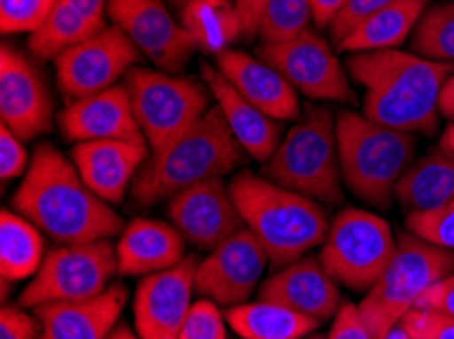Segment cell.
Listing matches in <instances>:
<instances>
[{"instance_id":"44dd1931","label":"cell","mask_w":454,"mask_h":339,"mask_svg":"<svg viewBox=\"0 0 454 339\" xmlns=\"http://www.w3.org/2000/svg\"><path fill=\"white\" fill-rule=\"evenodd\" d=\"M216 67L237 92L273 120H298L300 100L295 88L263 59L239 50L216 55Z\"/></svg>"},{"instance_id":"f1b7e54d","label":"cell","mask_w":454,"mask_h":339,"mask_svg":"<svg viewBox=\"0 0 454 339\" xmlns=\"http://www.w3.org/2000/svg\"><path fill=\"white\" fill-rule=\"evenodd\" d=\"M180 12L182 25L192 35L198 50L215 58L243 37L235 0H194Z\"/></svg>"},{"instance_id":"5b68a950","label":"cell","mask_w":454,"mask_h":339,"mask_svg":"<svg viewBox=\"0 0 454 339\" xmlns=\"http://www.w3.org/2000/svg\"><path fill=\"white\" fill-rule=\"evenodd\" d=\"M336 141L342 181L348 189L361 202L381 210L394 204L397 185L414 163V135L342 110L336 116Z\"/></svg>"},{"instance_id":"836d02e7","label":"cell","mask_w":454,"mask_h":339,"mask_svg":"<svg viewBox=\"0 0 454 339\" xmlns=\"http://www.w3.org/2000/svg\"><path fill=\"white\" fill-rule=\"evenodd\" d=\"M58 0H0V29L4 35L35 33Z\"/></svg>"},{"instance_id":"1f68e13d","label":"cell","mask_w":454,"mask_h":339,"mask_svg":"<svg viewBox=\"0 0 454 339\" xmlns=\"http://www.w3.org/2000/svg\"><path fill=\"white\" fill-rule=\"evenodd\" d=\"M312 20V0H267L257 35L263 43H279L309 29Z\"/></svg>"},{"instance_id":"5bb4252c","label":"cell","mask_w":454,"mask_h":339,"mask_svg":"<svg viewBox=\"0 0 454 339\" xmlns=\"http://www.w3.org/2000/svg\"><path fill=\"white\" fill-rule=\"evenodd\" d=\"M267 252L251 230H239L215 250L198 260L194 273V293L223 307H237L251 299L265 266Z\"/></svg>"},{"instance_id":"7c38bea8","label":"cell","mask_w":454,"mask_h":339,"mask_svg":"<svg viewBox=\"0 0 454 339\" xmlns=\"http://www.w3.org/2000/svg\"><path fill=\"white\" fill-rule=\"evenodd\" d=\"M139 61L141 51L133 41L110 25L55 59L58 86L72 102L88 98L116 86Z\"/></svg>"},{"instance_id":"ac0fdd59","label":"cell","mask_w":454,"mask_h":339,"mask_svg":"<svg viewBox=\"0 0 454 339\" xmlns=\"http://www.w3.org/2000/svg\"><path fill=\"white\" fill-rule=\"evenodd\" d=\"M59 128L67 141L75 144L92 141H145L125 84L74 100L59 114Z\"/></svg>"},{"instance_id":"f6af8a7d","label":"cell","mask_w":454,"mask_h":339,"mask_svg":"<svg viewBox=\"0 0 454 339\" xmlns=\"http://www.w3.org/2000/svg\"><path fill=\"white\" fill-rule=\"evenodd\" d=\"M438 112L454 122V72L446 78L438 96Z\"/></svg>"},{"instance_id":"681fc988","label":"cell","mask_w":454,"mask_h":339,"mask_svg":"<svg viewBox=\"0 0 454 339\" xmlns=\"http://www.w3.org/2000/svg\"><path fill=\"white\" fill-rule=\"evenodd\" d=\"M168 3H169V4H174V6H176V9H180V11H184V9H185V6H188L190 3H194V0H168Z\"/></svg>"},{"instance_id":"30bf717a","label":"cell","mask_w":454,"mask_h":339,"mask_svg":"<svg viewBox=\"0 0 454 339\" xmlns=\"http://www.w3.org/2000/svg\"><path fill=\"white\" fill-rule=\"evenodd\" d=\"M119 273L116 248L110 240L64 244L45 254L39 273L19 297V307L94 299L113 285Z\"/></svg>"},{"instance_id":"ee69618b","label":"cell","mask_w":454,"mask_h":339,"mask_svg":"<svg viewBox=\"0 0 454 339\" xmlns=\"http://www.w3.org/2000/svg\"><path fill=\"white\" fill-rule=\"evenodd\" d=\"M347 0H312V19L320 29H328L333 20L339 17Z\"/></svg>"},{"instance_id":"8d00e7d4","label":"cell","mask_w":454,"mask_h":339,"mask_svg":"<svg viewBox=\"0 0 454 339\" xmlns=\"http://www.w3.org/2000/svg\"><path fill=\"white\" fill-rule=\"evenodd\" d=\"M400 327L414 339H454V320L434 311H410L402 320Z\"/></svg>"},{"instance_id":"7bdbcfd3","label":"cell","mask_w":454,"mask_h":339,"mask_svg":"<svg viewBox=\"0 0 454 339\" xmlns=\"http://www.w3.org/2000/svg\"><path fill=\"white\" fill-rule=\"evenodd\" d=\"M72 9L84 17L98 29H105V11H108V0H66Z\"/></svg>"},{"instance_id":"b9f144b4","label":"cell","mask_w":454,"mask_h":339,"mask_svg":"<svg viewBox=\"0 0 454 339\" xmlns=\"http://www.w3.org/2000/svg\"><path fill=\"white\" fill-rule=\"evenodd\" d=\"M267 0H235L237 15L243 25V37L253 39L259 33V20Z\"/></svg>"},{"instance_id":"e575fe53","label":"cell","mask_w":454,"mask_h":339,"mask_svg":"<svg viewBox=\"0 0 454 339\" xmlns=\"http://www.w3.org/2000/svg\"><path fill=\"white\" fill-rule=\"evenodd\" d=\"M180 339H229L224 315L215 301L200 299L192 303Z\"/></svg>"},{"instance_id":"484cf974","label":"cell","mask_w":454,"mask_h":339,"mask_svg":"<svg viewBox=\"0 0 454 339\" xmlns=\"http://www.w3.org/2000/svg\"><path fill=\"white\" fill-rule=\"evenodd\" d=\"M224 317L243 339H301L320 325L314 317L265 299L231 307Z\"/></svg>"},{"instance_id":"8fae6325","label":"cell","mask_w":454,"mask_h":339,"mask_svg":"<svg viewBox=\"0 0 454 339\" xmlns=\"http://www.w3.org/2000/svg\"><path fill=\"white\" fill-rule=\"evenodd\" d=\"M257 55L308 98L339 104L356 102L333 47L314 29H306L298 37L279 43H263Z\"/></svg>"},{"instance_id":"d6986e66","label":"cell","mask_w":454,"mask_h":339,"mask_svg":"<svg viewBox=\"0 0 454 339\" xmlns=\"http://www.w3.org/2000/svg\"><path fill=\"white\" fill-rule=\"evenodd\" d=\"M147 153V141H92L75 144L72 161L96 196L116 205L133 187Z\"/></svg>"},{"instance_id":"277c9868","label":"cell","mask_w":454,"mask_h":339,"mask_svg":"<svg viewBox=\"0 0 454 339\" xmlns=\"http://www.w3.org/2000/svg\"><path fill=\"white\" fill-rule=\"evenodd\" d=\"M243 153L223 110L215 104L188 133L161 153L151 155L135 179L133 199L137 205L149 207L196 183L223 179L239 167Z\"/></svg>"},{"instance_id":"4dcf8cb0","label":"cell","mask_w":454,"mask_h":339,"mask_svg":"<svg viewBox=\"0 0 454 339\" xmlns=\"http://www.w3.org/2000/svg\"><path fill=\"white\" fill-rule=\"evenodd\" d=\"M411 51L454 65V3L428 6L411 35Z\"/></svg>"},{"instance_id":"ffe728a7","label":"cell","mask_w":454,"mask_h":339,"mask_svg":"<svg viewBox=\"0 0 454 339\" xmlns=\"http://www.w3.org/2000/svg\"><path fill=\"white\" fill-rule=\"evenodd\" d=\"M259 299L279 303L320 323L334 317L342 307L339 282L312 256L278 268V273L261 282Z\"/></svg>"},{"instance_id":"3957f363","label":"cell","mask_w":454,"mask_h":339,"mask_svg":"<svg viewBox=\"0 0 454 339\" xmlns=\"http://www.w3.org/2000/svg\"><path fill=\"white\" fill-rule=\"evenodd\" d=\"M247 230L263 246L273 268H284L320 246L328 234L322 205L263 175L239 173L229 183Z\"/></svg>"},{"instance_id":"d4e9b609","label":"cell","mask_w":454,"mask_h":339,"mask_svg":"<svg viewBox=\"0 0 454 339\" xmlns=\"http://www.w3.org/2000/svg\"><path fill=\"white\" fill-rule=\"evenodd\" d=\"M395 199L410 212H424L454 199V153L438 147L411 163L395 189Z\"/></svg>"},{"instance_id":"ab89813d","label":"cell","mask_w":454,"mask_h":339,"mask_svg":"<svg viewBox=\"0 0 454 339\" xmlns=\"http://www.w3.org/2000/svg\"><path fill=\"white\" fill-rule=\"evenodd\" d=\"M326 339H373V335H371L359 307L347 303L334 315V323Z\"/></svg>"},{"instance_id":"74e56055","label":"cell","mask_w":454,"mask_h":339,"mask_svg":"<svg viewBox=\"0 0 454 339\" xmlns=\"http://www.w3.org/2000/svg\"><path fill=\"white\" fill-rule=\"evenodd\" d=\"M25 141L11 133L6 127H0V177L3 181H12L17 177H25L29 169V153L25 149Z\"/></svg>"},{"instance_id":"6da1fadb","label":"cell","mask_w":454,"mask_h":339,"mask_svg":"<svg viewBox=\"0 0 454 339\" xmlns=\"http://www.w3.org/2000/svg\"><path fill=\"white\" fill-rule=\"evenodd\" d=\"M12 207L59 246L110 240L125 230L113 205L96 196L74 161L50 143L33 153Z\"/></svg>"},{"instance_id":"f907efd6","label":"cell","mask_w":454,"mask_h":339,"mask_svg":"<svg viewBox=\"0 0 454 339\" xmlns=\"http://www.w3.org/2000/svg\"><path fill=\"white\" fill-rule=\"evenodd\" d=\"M312 339H322V337H312Z\"/></svg>"},{"instance_id":"e0dca14e","label":"cell","mask_w":454,"mask_h":339,"mask_svg":"<svg viewBox=\"0 0 454 339\" xmlns=\"http://www.w3.org/2000/svg\"><path fill=\"white\" fill-rule=\"evenodd\" d=\"M196 256L169 271L143 276L135 290V331L141 339H180L192 307Z\"/></svg>"},{"instance_id":"bcb514c9","label":"cell","mask_w":454,"mask_h":339,"mask_svg":"<svg viewBox=\"0 0 454 339\" xmlns=\"http://www.w3.org/2000/svg\"><path fill=\"white\" fill-rule=\"evenodd\" d=\"M108 339H141V337L137 335V331L130 329L129 325L119 323V325H116V327L113 329V334H110Z\"/></svg>"},{"instance_id":"9c48e42d","label":"cell","mask_w":454,"mask_h":339,"mask_svg":"<svg viewBox=\"0 0 454 339\" xmlns=\"http://www.w3.org/2000/svg\"><path fill=\"white\" fill-rule=\"evenodd\" d=\"M395 248L387 220L350 207L333 220L318 260L339 285L367 293L394 258Z\"/></svg>"},{"instance_id":"603a6c76","label":"cell","mask_w":454,"mask_h":339,"mask_svg":"<svg viewBox=\"0 0 454 339\" xmlns=\"http://www.w3.org/2000/svg\"><path fill=\"white\" fill-rule=\"evenodd\" d=\"M185 258L184 236L160 220H133L121 232L116 244L119 273L125 276L160 274L182 265Z\"/></svg>"},{"instance_id":"8992f818","label":"cell","mask_w":454,"mask_h":339,"mask_svg":"<svg viewBox=\"0 0 454 339\" xmlns=\"http://www.w3.org/2000/svg\"><path fill=\"white\" fill-rule=\"evenodd\" d=\"M261 171L270 181L314 202L340 204L342 171L333 112L320 106L306 108Z\"/></svg>"},{"instance_id":"7402d4cb","label":"cell","mask_w":454,"mask_h":339,"mask_svg":"<svg viewBox=\"0 0 454 339\" xmlns=\"http://www.w3.org/2000/svg\"><path fill=\"white\" fill-rule=\"evenodd\" d=\"M127 289L114 282L94 299L35 307L41 339H108L127 305Z\"/></svg>"},{"instance_id":"f35d334b","label":"cell","mask_w":454,"mask_h":339,"mask_svg":"<svg viewBox=\"0 0 454 339\" xmlns=\"http://www.w3.org/2000/svg\"><path fill=\"white\" fill-rule=\"evenodd\" d=\"M0 339H41L39 320L23 307L4 305L0 311Z\"/></svg>"},{"instance_id":"cb8c5ba5","label":"cell","mask_w":454,"mask_h":339,"mask_svg":"<svg viewBox=\"0 0 454 339\" xmlns=\"http://www.w3.org/2000/svg\"><path fill=\"white\" fill-rule=\"evenodd\" d=\"M200 69L206 86L215 96L216 106L223 110L232 136L237 138V143L247 155H251L254 161L265 163L281 143L279 122L254 108L249 100H245L235 86L218 72V67H212L202 61Z\"/></svg>"},{"instance_id":"4fadbf2b","label":"cell","mask_w":454,"mask_h":339,"mask_svg":"<svg viewBox=\"0 0 454 339\" xmlns=\"http://www.w3.org/2000/svg\"><path fill=\"white\" fill-rule=\"evenodd\" d=\"M113 23L157 69L180 73L198 47L161 0H108Z\"/></svg>"},{"instance_id":"c3c4849f","label":"cell","mask_w":454,"mask_h":339,"mask_svg":"<svg viewBox=\"0 0 454 339\" xmlns=\"http://www.w3.org/2000/svg\"><path fill=\"white\" fill-rule=\"evenodd\" d=\"M387 339H414V337H410L402 327H397V329L391 331V335Z\"/></svg>"},{"instance_id":"83f0119b","label":"cell","mask_w":454,"mask_h":339,"mask_svg":"<svg viewBox=\"0 0 454 339\" xmlns=\"http://www.w3.org/2000/svg\"><path fill=\"white\" fill-rule=\"evenodd\" d=\"M39 227L17 212L0 216V274L3 281L33 279L45 260V244Z\"/></svg>"},{"instance_id":"f546056e","label":"cell","mask_w":454,"mask_h":339,"mask_svg":"<svg viewBox=\"0 0 454 339\" xmlns=\"http://www.w3.org/2000/svg\"><path fill=\"white\" fill-rule=\"evenodd\" d=\"M98 31V27L80 17L66 0H58L45 23L29 37V50L35 58L58 59Z\"/></svg>"},{"instance_id":"4316f807","label":"cell","mask_w":454,"mask_h":339,"mask_svg":"<svg viewBox=\"0 0 454 339\" xmlns=\"http://www.w3.org/2000/svg\"><path fill=\"white\" fill-rule=\"evenodd\" d=\"M428 4L430 0H395L336 47L347 53L395 50L416 29Z\"/></svg>"},{"instance_id":"ba28073f","label":"cell","mask_w":454,"mask_h":339,"mask_svg":"<svg viewBox=\"0 0 454 339\" xmlns=\"http://www.w3.org/2000/svg\"><path fill=\"white\" fill-rule=\"evenodd\" d=\"M125 86L151 155L188 133L212 108L200 81L161 69L133 67L125 75Z\"/></svg>"},{"instance_id":"d590c367","label":"cell","mask_w":454,"mask_h":339,"mask_svg":"<svg viewBox=\"0 0 454 339\" xmlns=\"http://www.w3.org/2000/svg\"><path fill=\"white\" fill-rule=\"evenodd\" d=\"M391 3H395V0H347L339 17L328 27L330 39L336 45L342 43L348 35H353L363 23H367L371 17L377 15V12Z\"/></svg>"},{"instance_id":"2e32d148","label":"cell","mask_w":454,"mask_h":339,"mask_svg":"<svg viewBox=\"0 0 454 339\" xmlns=\"http://www.w3.org/2000/svg\"><path fill=\"white\" fill-rule=\"evenodd\" d=\"M171 226L184 240L204 250H215L243 230L245 221L223 179H208L168 199Z\"/></svg>"},{"instance_id":"d6a6232c","label":"cell","mask_w":454,"mask_h":339,"mask_svg":"<svg viewBox=\"0 0 454 339\" xmlns=\"http://www.w3.org/2000/svg\"><path fill=\"white\" fill-rule=\"evenodd\" d=\"M405 226L416 238L444 250H454V199L432 210L410 212Z\"/></svg>"},{"instance_id":"9a60e30c","label":"cell","mask_w":454,"mask_h":339,"mask_svg":"<svg viewBox=\"0 0 454 339\" xmlns=\"http://www.w3.org/2000/svg\"><path fill=\"white\" fill-rule=\"evenodd\" d=\"M0 120L25 143L50 133L53 122V102L43 78L9 43L0 51Z\"/></svg>"},{"instance_id":"7dc6e473","label":"cell","mask_w":454,"mask_h":339,"mask_svg":"<svg viewBox=\"0 0 454 339\" xmlns=\"http://www.w3.org/2000/svg\"><path fill=\"white\" fill-rule=\"evenodd\" d=\"M440 147L454 153V122H450L449 128L442 133V138H440Z\"/></svg>"},{"instance_id":"52a82bcc","label":"cell","mask_w":454,"mask_h":339,"mask_svg":"<svg viewBox=\"0 0 454 339\" xmlns=\"http://www.w3.org/2000/svg\"><path fill=\"white\" fill-rule=\"evenodd\" d=\"M450 273L454 250L432 246L410 232L400 234L394 258L359 305L373 339H387L416 309L419 297Z\"/></svg>"},{"instance_id":"60d3db41","label":"cell","mask_w":454,"mask_h":339,"mask_svg":"<svg viewBox=\"0 0 454 339\" xmlns=\"http://www.w3.org/2000/svg\"><path fill=\"white\" fill-rule=\"evenodd\" d=\"M416 309L434 311V313L454 320V273L446 274L444 279H440L426 290V293L419 297Z\"/></svg>"},{"instance_id":"7a4b0ae2","label":"cell","mask_w":454,"mask_h":339,"mask_svg":"<svg viewBox=\"0 0 454 339\" xmlns=\"http://www.w3.org/2000/svg\"><path fill=\"white\" fill-rule=\"evenodd\" d=\"M347 69L364 89L363 114L381 127L410 135H434L438 96L452 64L397 50L350 53Z\"/></svg>"}]
</instances>
